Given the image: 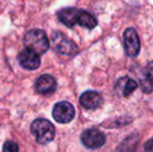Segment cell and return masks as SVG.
Listing matches in <instances>:
<instances>
[{
    "instance_id": "cell-1",
    "label": "cell",
    "mask_w": 153,
    "mask_h": 152,
    "mask_svg": "<svg viewBox=\"0 0 153 152\" xmlns=\"http://www.w3.org/2000/svg\"><path fill=\"white\" fill-rule=\"evenodd\" d=\"M30 132L36 138V143L46 145L54 139L55 128L50 121L46 119H36L30 125Z\"/></svg>"
},
{
    "instance_id": "cell-2",
    "label": "cell",
    "mask_w": 153,
    "mask_h": 152,
    "mask_svg": "<svg viewBox=\"0 0 153 152\" xmlns=\"http://www.w3.org/2000/svg\"><path fill=\"white\" fill-rule=\"evenodd\" d=\"M24 45L26 49L38 53L39 55L44 54L49 48V41L46 33L42 29H31L25 35Z\"/></svg>"
},
{
    "instance_id": "cell-3",
    "label": "cell",
    "mask_w": 153,
    "mask_h": 152,
    "mask_svg": "<svg viewBox=\"0 0 153 152\" xmlns=\"http://www.w3.org/2000/svg\"><path fill=\"white\" fill-rule=\"evenodd\" d=\"M51 44L55 52L62 55L73 56L78 52L77 45L61 31H54L51 36Z\"/></svg>"
},
{
    "instance_id": "cell-4",
    "label": "cell",
    "mask_w": 153,
    "mask_h": 152,
    "mask_svg": "<svg viewBox=\"0 0 153 152\" xmlns=\"http://www.w3.org/2000/svg\"><path fill=\"white\" fill-rule=\"evenodd\" d=\"M52 117L56 122L62 124L69 123L75 117V108L70 102L61 101L53 108Z\"/></svg>"
},
{
    "instance_id": "cell-5",
    "label": "cell",
    "mask_w": 153,
    "mask_h": 152,
    "mask_svg": "<svg viewBox=\"0 0 153 152\" xmlns=\"http://www.w3.org/2000/svg\"><path fill=\"white\" fill-rule=\"evenodd\" d=\"M81 142L87 148L97 149L105 144V136L96 128H90L81 133Z\"/></svg>"
},
{
    "instance_id": "cell-6",
    "label": "cell",
    "mask_w": 153,
    "mask_h": 152,
    "mask_svg": "<svg viewBox=\"0 0 153 152\" xmlns=\"http://www.w3.org/2000/svg\"><path fill=\"white\" fill-rule=\"evenodd\" d=\"M124 46L129 57H135L140 53L141 42L137 33L133 28H127L124 33Z\"/></svg>"
},
{
    "instance_id": "cell-7",
    "label": "cell",
    "mask_w": 153,
    "mask_h": 152,
    "mask_svg": "<svg viewBox=\"0 0 153 152\" xmlns=\"http://www.w3.org/2000/svg\"><path fill=\"white\" fill-rule=\"evenodd\" d=\"M82 10L75 7L62 8L57 13V18L62 24L68 27H73L76 24H80Z\"/></svg>"
},
{
    "instance_id": "cell-8",
    "label": "cell",
    "mask_w": 153,
    "mask_h": 152,
    "mask_svg": "<svg viewBox=\"0 0 153 152\" xmlns=\"http://www.w3.org/2000/svg\"><path fill=\"white\" fill-rule=\"evenodd\" d=\"M36 89L41 95H51L56 90V80L49 74H43L36 79Z\"/></svg>"
},
{
    "instance_id": "cell-9",
    "label": "cell",
    "mask_w": 153,
    "mask_h": 152,
    "mask_svg": "<svg viewBox=\"0 0 153 152\" xmlns=\"http://www.w3.org/2000/svg\"><path fill=\"white\" fill-rule=\"evenodd\" d=\"M18 59L20 65L26 70H36L41 65V59L38 53L28 49H24L23 51H21Z\"/></svg>"
},
{
    "instance_id": "cell-10",
    "label": "cell",
    "mask_w": 153,
    "mask_h": 152,
    "mask_svg": "<svg viewBox=\"0 0 153 152\" xmlns=\"http://www.w3.org/2000/svg\"><path fill=\"white\" fill-rule=\"evenodd\" d=\"M79 102L85 110H95L102 104V97L98 92L87 91L80 96Z\"/></svg>"
},
{
    "instance_id": "cell-11",
    "label": "cell",
    "mask_w": 153,
    "mask_h": 152,
    "mask_svg": "<svg viewBox=\"0 0 153 152\" xmlns=\"http://www.w3.org/2000/svg\"><path fill=\"white\" fill-rule=\"evenodd\" d=\"M141 89L146 94L153 92V61L144 69L143 77L141 78Z\"/></svg>"
},
{
    "instance_id": "cell-12",
    "label": "cell",
    "mask_w": 153,
    "mask_h": 152,
    "mask_svg": "<svg viewBox=\"0 0 153 152\" xmlns=\"http://www.w3.org/2000/svg\"><path fill=\"white\" fill-rule=\"evenodd\" d=\"M116 87L118 90H121L122 94L124 97L129 96L135 89L137 87V83L134 80L130 79L129 77H122L117 81Z\"/></svg>"
},
{
    "instance_id": "cell-13",
    "label": "cell",
    "mask_w": 153,
    "mask_h": 152,
    "mask_svg": "<svg viewBox=\"0 0 153 152\" xmlns=\"http://www.w3.org/2000/svg\"><path fill=\"white\" fill-rule=\"evenodd\" d=\"M2 152H19L18 145L14 141H6L3 144Z\"/></svg>"
},
{
    "instance_id": "cell-14",
    "label": "cell",
    "mask_w": 153,
    "mask_h": 152,
    "mask_svg": "<svg viewBox=\"0 0 153 152\" xmlns=\"http://www.w3.org/2000/svg\"><path fill=\"white\" fill-rule=\"evenodd\" d=\"M144 149H145V152H153V139L145 143Z\"/></svg>"
}]
</instances>
